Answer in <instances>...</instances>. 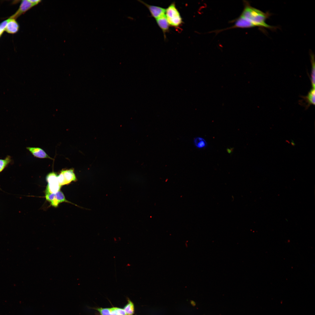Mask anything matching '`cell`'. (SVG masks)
Here are the masks:
<instances>
[{"label": "cell", "instance_id": "7c38bea8", "mask_svg": "<svg viewBox=\"0 0 315 315\" xmlns=\"http://www.w3.org/2000/svg\"><path fill=\"white\" fill-rule=\"evenodd\" d=\"M310 60L311 63L312 68L311 75V81L312 88H315V56L314 54L312 52L310 53Z\"/></svg>", "mask_w": 315, "mask_h": 315}, {"label": "cell", "instance_id": "ffe728a7", "mask_svg": "<svg viewBox=\"0 0 315 315\" xmlns=\"http://www.w3.org/2000/svg\"><path fill=\"white\" fill-rule=\"evenodd\" d=\"M29 1L32 3L35 4V5H37L38 3H40L41 1L40 0H29Z\"/></svg>", "mask_w": 315, "mask_h": 315}, {"label": "cell", "instance_id": "d6986e66", "mask_svg": "<svg viewBox=\"0 0 315 315\" xmlns=\"http://www.w3.org/2000/svg\"><path fill=\"white\" fill-rule=\"evenodd\" d=\"M8 21V20H6L0 23V37L2 35L4 32L5 31Z\"/></svg>", "mask_w": 315, "mask_h": 315}, {"label": "cell", "instance_id": "e0dca14e", "mask_svg": "<svg viewBox=\"0 0 315 315\" xmlns=\"http://www.w3.org/2000/svg\"><path fill=\"white\" fill-rule=\"evenodd\" d=\"M110 310L112 315H126L123 309L113 307L110 308Z\"/></svg>", "mask_w": 315, "mask_h": 315}, {"label": "cell", "instance_id": "ac0fdd59", "mask_svg": "<svg viewBox=\"0 0 315 315\" xmlns=\"http://www.w3.org/2000/svg\"><path fill=\"white\" fill-rule=\"evenodd\" d=\"M100 315H112L110 308H97L96 309Z\"/></svg>", "mask_w": 315, "mask_h": 315}, {"label": "cell", "instance_id": "7402d4cb", "mask_svg": "<svg viewBox=\"0 0 315 315\" xmlns=\"http://www.w3.org/2000/svg\"><path fill=\"white\" fill-rule=\"evenodd\" d=\"M291 140V144H292V145L293 146H294L295 145V144L294 143V141L292 140Z\"/></svg>", "mask_w": 315, "mask_h": 315}, {"label": "cell", "instance_id": "30bf717a", "mask_svg": "<svg viewBox=\"0 0 315 315\" xmlns=\"http://www.w3.org/2000/svg\"><path fill=\"white\" fill-rule=\"evenodd\" d=\"M5 31L10 34L17 33L19 29V25L15 19L9 18Z\"/></svg>", "mask_w": 315, "mask_h": 315}, {"label": "cell", "instance_id": "7a4b0ae2", "mask_svg": "<svg viewBox=\"0 0 315 315\" xmlns=\"http://www.w3.org/2000/svg\"><path fill=\"white\" fill-rule=\"evenodd\" d=\"M165 15L169 26L178 28L182 25V19L175 2L172 3L166 9Z\"/></svg>", "mask_w": 315, "mask_h": 315}, {"label": "cell", "instance_id": "3957f363", "mask_svg": "<svg viewBox=\"0 0 315 315\" xmlns=\"http://www.w3.org/2000/svg\"><path fill=\"white\" fill-rule=\"evenodd\" d=\"M48 184L45 191V194L55 193L60 190L61 186L60 184L57 175L54 172L48 174L46 177Z\"/></svg>", "mask_w": 315, "mask_h": 315}, {"label": "cell", "instance_id": "52a82bcc", "mask_svg": "<svg viewBox=\"0 0 315 315\" xmlns=\"http://www.w3.org/2000/svg\"><path fill=\"white\" fill-rule=\"evenodd\" d=\"M35 6L31 3L29 0H24L22 1L19 9L10 18L15 19L22 14H24L27 11Z\"/></svg>", "mask_w": 315, "mask_h": 315}, {"label": "cell", "instance_id": "9a60e30c", "mask_svg": "<svg viewBox=\"0 0 315 315\" xmlns=\"http://www.w3.org/2000/svg\"><path fill=\"white\" fill-rule=\"evenodd\" d=\"M11 162V158L10 155H7L4 159H0V173L2 172Z\"/></svg>", "mask_w": 315, "mask_h": 315}, {"label": "cell", "instance_id": "5b68a950", "mask_svg": "<svg viewBox=\"0 0 315 315\" xmlns=\"http://www.w3.org/2000/svg\"><path fill=\"white\" fill-rule=\"evenodd\" d=\"M45 198L51 205L55 207H57L59 204L63 202L72 203L66 199L64 194L60 190L55 193L46 194Z\"/></svg>", "mask_w": 315, "mask_h": 315}, {"label": "cell", "instance_id": "5bb4252c", "mask_svg": "<svg viewBox=\"0 0 315 315\" xmlns=\"http://www.w3.org/2000/svg\"><path fill=\"white\" fill-rule=\"evenodd\" d=\"M194 143L197 148L200 149L206 147L207 145L206 142L204 139L199 137H196L194 139Z\"/></svg>", "mask_w": 315, "mask_h": 315}, {"label": "cell", "instance_id": "44dd1931", "mask_svg": "<svg viewBox=\"0 0 315 315\" xmlns=\"http://www.w3.org/2000/svg\"><path fill=\"white\" fill-rule=\"evenodd\" d=\"M233 148H228L227 149V151L230 154L233 151Z\"/></svg>", "mask_w": 315, "mask_h": 315}, {"label": "cell", "instance_id": "2e32d148", "mask_svg": "<svg viewBox=\"0 0 315 315\" xmlns=\"http://www.w3.org/2000/svg\"><path fill=\"white\" fill-rule=\"evenodd\" d=\"M123 309L126 315H133L134 313V306L133 303L129 300L127 304L125 306Z\"/></svg>", "mask_w": 315, "mask_h": 315}, {"label": "cell", "instance_id": "8fae6325", "mask_svg": "<svg viewBox=\"0 0 315 315\" xmlns=\"http://www.w3.org/2000/svg\"><path fill=\"white\" fill-rule=\"evenodd\" d=\"M156 20L158 26L162 31L164 38H165V34L169 31V26L165 15L156 19Z\"/></svg>", "mask_w": 315, "mask_h": 315}, {"label": "cell", "instance_id": "6da1fadb", "mask_svg": "<svg viewBox=\"0 0 315 315\" xmlns=\"http://www.w3.org/2000/svg\"><path fill=\"white\" fill-rule=\"evenodd\" d=\"M244 8L241 15L251 22L255 26L266 28L272 30L276 29V27L270 25L265 22L267 19L271 16L269 12H264L254 8L248 1H244Z\"/></svg>", "mask_w": 315, "mask_h": 315}, {"label": "cell", "instance_id": "4fadbf2b", "mask_svg": "<svg viewBox=\"0 0 315 315\" xmlns=\"http://www.w3.org/2000/svg\"><path fill=\"white\" fill-rule=\"evenodd\" d=\"M303 98L307 103V108L311 105H314L315 103V88H312L309 92L307 95L303 97Z\"/></svg>", "mask_w": 315, "mask_h": 315}, {"label": "cell", "instance_id": "ba28073f", "mask_svg": "<svg viewBox=\"0 0 315 315\" xmlns=\"http://www.w3.org/2000/svg\"><path fill=\"white\" fill-rule=\"evenodd\" d=\"M234 22V25L229 28H248L255 27L251 22L241 15L235 20Z\"/></svg>", "mask_w": 315, "mask_h": 315}, {"label": "cell", "instance_id": "277c9868", "mask_svg": "<svg viewBox=\"0 0 315 315\" xmlns=\"http://www.w3.org/2000/svg\"><path fill=\"white\" fill-rule=\"evenodd\" d=\"M57 178L59 183L61 186L68 185L72 181H76L77 180L74 169L72 168L62 170L57 175Z\"/></svg>", "mask_w": 315, "mask_h": 315}, {"label": "cell", "instance_id": "8992f818", "mask_svg": "<svg viewBox=\"0 0 315 315\" xmlns=\"http://www.w3.org/2000/svg\"><path fill=\"white\" fill-rule=\"evenodd\" d=\"M138 1L147 7L152 16L155 19L165 15L166 9L159 6L149 5L141 0Z\"/></svg>", "mask_w": 315, "mask_h": 315}, {"label": "cell", "instance_id": "9c48e42d", "mask_svg": "<svg viewBox=\"0 0 315 315\" xmlns=\"http://www.w3.org/2000/svg\"><path fill=\"white\" fill-rule=\"evenodd\" d=\"M27 149L35 157L40 158H48L53 160L42 149L38 147H27Z\"/></svg>", "mask_w": 315, "mask_h": 315}]
</instances>
